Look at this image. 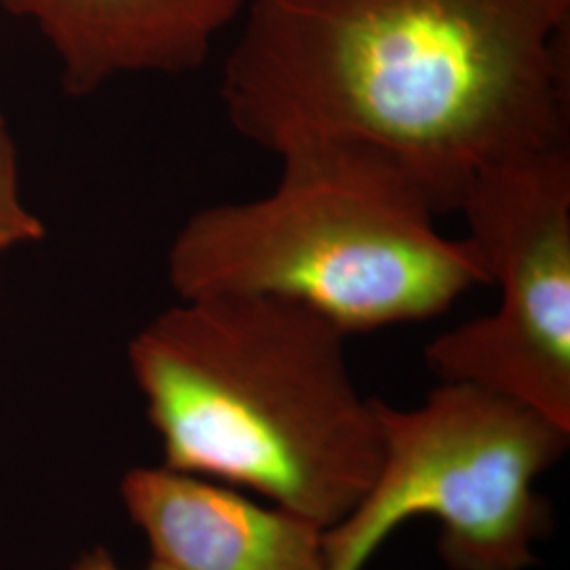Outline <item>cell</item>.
Instances as JSON below:
<instances>
[{
    "mask_svg": "<svg viewBox=\"0 0 570 570\" xmlns=\"http://www.w3.org/2000/svg\"><path fill=\"white\" fill-rule=\"evenodd\" d=\"M220 98L279 159L387 165L435 214L497 165L570 146V0H247Z\"/></svg>",
    "mask_w": 570,
    "mask_h": 570,
    "instance_id": "6da1fadb",
    "label": "cell"
},
{
    "mask_svg": "<svg viewBox=\"0 0 570 570\" xmlns=\"http://www.w3.org/2000/svg\"><path fill=\"white\" fill-rule=\"evenodd\" d=\"M346 334L266 296L180 301L142 327L129 367L165 468L263 494L332 529L376 478V400L346 362Z\"/></svg>",
    "mask_w": 570,
    "mask_h": 570,
    "instance_id": "7a4b0ae2",
    "label": "cell"
},
{
    "mask_svg": "<svg viewBox=\"0 0 570 570\" xmlns=\"http://www.w3.org/2000/svg\"><path fill=\"white\" fill-rule=\"evenodd\" d=\"M428 197L395 169L343 150L282 157L273 193L193 214L167 256L180 301L266 296L343 334L425 322L489 273L475 245L435 226Z\"/></svg>",
    "mask_w": 570,
    "mask_h": 570,
    "instance_id": "3957f363",
    "label": "cell"
},
{
    "mask_svg": "<svg viewBox=\"0 0 570 570\" xmlns=\"http://www.w3.org/2000/svg\"><path fill=\"white\" fill-rule=\"evenodd\" d=\"M383 459L374 482L326 530V570H364L412 518L440 524L450 570H529L550 534L537 480L569 450L570 431L487 389L440 383L421 406L376 400Z\"/></svg>",
    "mask_w": 570,
    "mask_h": 570,
    "instance_id": "277c9868",
    "label": "cell"
},
{
    "mask_svg": "<svg viewBox=\"0 0 570 570\" xmlns=\"http://www.w3.org/2000/svg\"><path fill=\"white\" fill-rule=\"evenodd\" d=\"M459 212L501 301L433 338L429 372L570 431V146L487 169Z\"/></svg>",
    "mask_w": 570,
    "mask_h": 570,
    "instance_id": "5b68a950",
    "label": "cell"
},
{
    "mask_svg": "<svg viewBox=\"0 0 570 570\" xmlns=\"http://www.w3.org/2000/svg\"><path fill=\"white\" fill-rule=\"evenodd\" d=\"M125 510L167 570H326V529L235 487L169 468L131 469Z\"/></svg>",
    "mask_w": 570,
    "mask_h": 570,
    "instance_id": "8992f818",
    "label": "cell"
},
{
    "mask_svg": "<svg viewBox=\"0 0 570 570\" xmlns=\"http://www.w3.org/2000/svg\"><path fill=\"white\" fill-rule=\"evenodd\" d=\"M32 21L60 61L63 87L89 96L127 75L202 68L247 0H2Z\"/></svg>",
    "mask_w": 570,
    "mask_h": 570,
    "instance_id": "52a82bcc",
    "label": "cell"
},
{
    "mask_svg": "<svg viewBox=\"0 0 570 570\" xmlns=\"http://www.w3.org/2000/svg\"><path fill=\"white\" fill-rule=\"evenodd\" d=\"M42 235L45 226L23 202L18 150L0 115V256L21 245L37 244Z\"/></svg>",
    "mask_w": 570,
    "mask_h": 570,
    "instance_id": "ba28073f",
    "label": "cell"
},
{
    "mask_svg": "<svg viewBox=\"0 0 570 570\" xmlns=\"http://www.w3.org/2000/svg\"><path fill=\"white\" fill-rule=\"evenodd\" d=\"M72 570H127L122 569L121 564L112 558V553L104 548H96V550L87 551L79 558V562L75 564ZM140 570H167L161 564H157L155 560L148 562L146 569Z\"/></svg>",
    "mask_w": 570,
    "mask_h": 570,
    "instance_id": "9c48e42d",
    "label": "cell"
}]
</instances>
